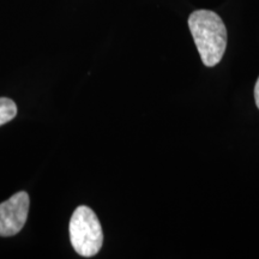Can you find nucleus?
Segmentation results:
<instances>
[{
	"instance_id": "nucleus-3",
	"label": "nucleus",
	"mask_w": 259,
	"mask_h": 259,
	"mask_svg": "<svg viewBox=\"0 0 259 259\" xmlns=\"http://www.w3.org/2000/svg\"><path fill=\"white\" fill-rule=\"evenodd\" d=\"M29 194L17 192L0 204V236H14L22 231L28 220Z\"/></svg>"
},
{
	"instance_id": "nucleus-2",
	"label": "nucleus",
	"mask_w": 259,
	"mask_h": 259,
	"mask_svg": "<svg viewBox=\"0 0 259 259\" xmlns=\"http://www.w3.org/2000/svg\"><path fill=\"white\" fill-rule=\"evenodd\" d=\"M70 240L73 250L82 257H94L101 250L103 232L96 213L89 206L80 205L70 220Z\"/></svg>"
},
{
	"instance_id": "nucleus-4",
	"label": "nucleus",
	"mask_w": 259,
	"mask_h": 259,
	"mask_svg": "<svg viewBox=\"0 0 259 259\" xmlns=\"http://www.w3.org/2000/svg\"><path fill=\"white\" fill-rule=\"evenodd\" d=\"M17 114V106L8 97H0V126L8 124Z\"/></svg>"
},
{
	"instance_id": "nucleus-5",
	"label": "nucleus",
	"mask_w": 259,
	"mask_h": 259,
	"mask_svg": "<svg viewBox=\"0 0 259 259\" xmlns=\"http://www.w3.org/2000/svg\"><path fill=\"white\" fill-rule=\"evenodd\" d=\"M254 100H255V105H257L258 109H259V77H258L257 83H255V87H254Z\"/></svg>"
},
{
	"instance_id": "nucleus-1",
	"label": "nucleus",
	"mask_w": 259,
	"mask_h": 259,
	"mask_svg": "<svg viewBox=\"0 0 259 259\" xmlns=\"http://www.w3.org/2000/svg\"><path fill=\"white\" fill-rule=\"evenodd\" d=\"M189 28L203 64L218 65L227 48V29L221 17L210 10H197L190 15Z\"/></svg>"
}]
</instances>
